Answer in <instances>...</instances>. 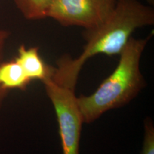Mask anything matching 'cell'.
I'll use <instances>...</instances> for the list:
<instances>
[{"instance_id":"6da1fadb","label":"cell","mask_w":154,"mask_h":154,"mask_svg":"<svg viewBox=\"0 0 154 154\" xmlns=\"http://www.w3.org/2000/svg\"><path fill=\"white\" fill-rule=\"evenodd\" d=\"M154 24V10L138 0H117L109 17L95 27L86 29V44L76 58L61 57L54 69L51 79L75 90L79 75L86 61L94 56L120 55L138 29Z\"/></svg>"},{"instance_id":"7a4b0ae2","label":"cell","mask_w":154,"mask_h":154,"mask_svg":"<svg viewBox=\"0 0 154 154\" xmlns=\"http://www.w3.org/2000/svg\"><path fill=\"white\" fill-rule=\"evenodd\" d=\"M148 40L131 38L113 72L93 94L76 97L84 124H91L107 111L124 106L145 87L140 61Z\"/></svg>"},{"instance_id":"3957f363","label":"cell","mask_w":154,"mask_h":154,"mask_svg":"<svg viewBox=\"0 0 154 154\" xmlns=\"http://www.w3.org/2000/svg\"><path fill=\"white\" fill-rule=\"evenodd\" d=\"M43 84L57 116L63 154H79L84 121L77 104L75 90L59 85L51 79Z\"/></svg>"},{"instance_id":"277c9868","label":"cell","mask_w":154,"mask_h":154,"mask_svg":"<svg viewBox=\"0 0 154 154\" xmlns=\"http://www.w3.org/2000/svg\"><path fill=\"white\" fill-rule=\"evenodd\" d=\"M117 0H53L47 17L62 26L89 29L108 18Z\"/></svg>"},{"instance_id":"5b68a950","label":"cell","mask_w":154,"mask_h":154,"mask_svg":"<svg viewBox=\"0 0 154 154\" xmlns=\"http://www.w3.org/2000/svg\"><path fill=\"white\" fill-rule=\"evenodd\" d=\"M14 60L20 65L30 81L38 80L42 82L53 76L54 67L44 62L36 47L26 48L21 45Z\"/></svg>"},{"instance_id":"8992f818","label":"cell","mask_w":154,"mask_h":154,"mask_svg":"<svg viewBox=\"0 0 154 154\" xmlns=\"http://www.w3.org/2000/svg\"><path fill=\"white\" fill-rule=\"evenodd\" d=\"M31 81L16 61L0 62V87L4 89L24 90Z\"/></svg>"},{"instance_id":"52a82bcc","label":"cell","mask_w":154,"mask_h":154,"mask_svg":"<svg viewBox=\"0 0 154 154\" xmlns=\"http://www.w3.org/2000/svg\"><path fill=\"white\" fill-rule=\"evenodd\" d=\"M53 0H14L17 7L25 18L38 20L47 18Z\"/></svg>"},{"instance_id":"ba28073f","label":"cell","mask_w":154,"mask_h":154,"mask_svg":"<svg viewBox=\"0 0 154 154\" xmlns=\"http://www.w3.org/2000/svg\"><path fill=\"white\" fill-rule=\"evenodd\" d=\"M144 139L141 154H154V126L151 120L145 122Z\"/></svg>"},{"instance_id":"9c48e42d","label":"cell","mask_w":154,"mask_h":154,"mask_svg":"<svg viewBox=\"0 0 154 154\" xmlns=\"http://www.w3.org/2000/svg\"><path fill=\"white\" fill-rule=\"evenodd\" d=\"M9 36L8 32L5 30H0V62L2 61L3 57V52L5 46L7 38Z\"/></svg>"},{"instance_id":"30bf717a","label":"cell","mask_w":154,"mask_h":154,"mask_svg":"<svg viewBox=\"0 0 154 154\" xmlns=\"http://www.w3.org/2000/svg\"><path fill=\"white\" fill-rule=\"evenodd\" d=\"M7 91H7V90L4 89V88L0 87V107H1L4 100H5V97L7 95Z\"/></svg>"},{"instance_id":"8fae6325","label":"cell","mask_w":154,"mask_h":154,"mask_svg":"<svg viewBox=\"0 0 154 154\" xmlns=\"http://www.w3.org/2000/svg\"><path fill=\"white\" fill-rule=\"evenodd\" d=\"M151 4V5H153V2H154V0H147Z\"/></svg>"}]
</instances>
